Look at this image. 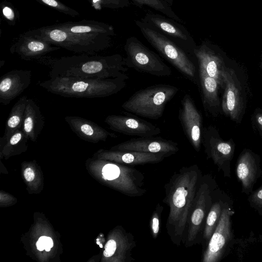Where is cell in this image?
Returning <instances> with one entry per match:
<instances>
[{
  "label": "cell",
  "mask_w": 262,
  "mask_h": 262,
  "mask_svg": "<svg viewBox=\"0 0 262 262\" xmlns=\"http://www.w3.org/2000/svg\"><path fill=\"white\" fill-rule=\"evenodd\" d=\"M61 48L43 40L21 34L10 48L11 54H17L25 60L39 59L46 54Z\"/></svg>",
  "instance_id": "cell-19"
},
{
  "label": "cell",
  "mask_w": 262,
  "mask_h": 262,
  "mask_svg": "<svg viewBox=\"0 0 262 262\" xmlns=\"http://www.w3.org/2000/svg\"><path fill=\"white\" fill-rule=\"evenodd\" d=\"M261 68L262 69V53H261V62H260Z\"/></svg>",
  "instance_id": "cell-39"
},
{
  "label": "cell",
  "mask_w": 262,
  "mask_h": 262,
  "mask_svg": "<svg viewBox=\"0 0 262 262\" xmlns=\"http://www.w3.org/2000/svg\"><path fill=\"white\" fill-rule=\"evenodd\" d=\"M134 5L142 8L144 6H148L165 16L171 18L180 23L183 21L172 10L171 7L164 0H131Z\"/></svg>",
  "instance_id": "cell-28"
},
{
  "label": "cell",
  "mask_w": 262,
  "mask_h": 262,
  "mask_svg": "<svg viewBox=\"0 0 262 262\" xmlns=\"http://www.w3.org/2000/svg\"><path fill=\"white\" fill-rule=\"evenodd\" d=\"M53 246V242L50 237L46 236L45 241V249L46 251H50Z\"/></svg>",
  "instance_id": "cell-36"
},
{
  "label": "cell",
  "mask_w": 262,
  "mask_h": 262,
  "mask_svg": "<svg viewBox=\"0 0 262 262\" xmlns=\"http://www.w3.org/2000/svg\"><path fill=\"white\" fill-rule=\"evenodd\" d=\"M104 122L111 130L128 136L152 137L161 132L159 127L150 122L129 115H108L105 118Z\"/></svg>",
  "instance_id": "cell-16"
},
{
  "label": "cell",
  "mask_w": 262,
  "mask_h": 262,
  "mask_svg": "<svg viewBox=\"0 0 262 262\" xmlns=\"http://www.w3.org/2000/svg\"><path fill=\"white\" fill-rule=\"evenodd\" d=\"M105 156L120 164L127 165L158 163L168 157L163 154L122 150L107 151Z\"/></svg>",
  "instance_id": "cell-24"
},
{
  "label": "cell",
  "mask_w": 262,
  "mask_h": 262,
  "mask_svg": "<svg viewBox=\"0 0 262 262\" xmlns=\"http://www.w3.org/2000/svg\"><path fill=\"white\" fill-rule=\"evenodd\" d=\"M249 201L253 207L259 211H262V186L252 192Z\"/></svg>",
  "instance_id": "cell-33"
},
{
  "label": "cell",
  "mask_w": 262,
  "mask_h": 262,
  "mask_svg": "<svg viewBox=\"0 0 262 262\" xmlns=\"http://www.w3.org/2000/svg\"><path fill=\"white\" fill-rule=\"evenodd\" d=\"M203 175L196 164L183 166L164 185L163 202L169 207L166 229L171 242L184 244L189 217Z\"/></svg>",
  "instance_id": "cell-1"
},
{
  "label": "cell",
  "mask_w": 262,
  "mask_h": 262,
  "mask_svg": "<svg viewBox=\"0 0 262 262\" xmlns=\"http://www.w3.org/2000/svg\"><path fill=\"white\" fill-rule=\"evenodd\" d=\"M7 1L1 3L2 14L4 18L11 25H14L17 19L16 13L10 3Z\"/></svg>",
  "instance_id": "cell-32"
},
{
  "label": "cell",
  "mask_w": 262,
  "mask_h": 262,
  "mask_svg": "<svg viewBox=\"0 0 262 262\" xmlns=\"http://www.w3.org/2000/svg\"><path fill=\"white\" fill-rule=\"evenodd\" d=\"M179 119L188 140L194 149L199 152L202 143L203 119L188 94H186L182 99Z\"/></svg>",
  "instance_id": "cell-15"
},
{
  "label": "cell",
  "mask_w": 262,
  "mask_h": 262,
  "mask_svg": "<svg viewBox=\"0 0 262 262\" xmlns=\"http://www.w3.org/2000/svg\"><path fill=\"white\" fill-rule=\"evenodd\" d=\"M31 71L13 70L3 75L0 79V103L9 104L20 95L31 83Z\"/></svg>",
  "instance_id": "cell-18"
},
{
  "label": "cell",
  "mask_w": 262,
  "mask_h": 262,
  "mask_svg": "<svg viewBox=\"0 0 262 262\" xmlns=\"http://www.w3.org/2000/svg\"><path fill=\"white\" fill-rule=\"evenodd\" d=\"M112 149L114 150L163 154L168 157L179 150L177 143L155 136L132 138L114 146Z\"/></svg>",
  "instance_id": "cell-17"
},
{
  "label": "cell",
  "mask_w": 262,
  "mask_h": 262,
  "mask_svg": "<svg viewBox=\"0 0 262 262\" xmlns=\"http://www.w3.org/2000/svg\"><path fill=\"white\" fill-rule=\"evenodd\" d=\"M141 20L174 42L187 53L193 54L197 46L191 34L179 21L150 12H147Z\"/></svg>",
  "instance_id": "cell-10"
},
{
  "label": "cell",
  "mask_w": 262,
  "mask_h": 262,
  "mask_svg": "<svg viewBox=\"0 0 262 262\" xmlns=\"http://www.w3.org/2000/svg\"><path fill=\"white\" fill-rule=\"evenodd\" d=\"M199 67L214 78L221 88H224L223 74L227 66L226 55L220 47L210 41H203L193 51Z\"/></svg>",
  "instance_id": "cell-14"
},
{
  "label": "cell",
  "mask_w": 262,
  "mask_h": 262,
  "mask_svg": "<svg viewBox=\"0 0 262 262\" xmlns=\"http://www.w3.org/2000/svg\"><path fill=\"white\" fill-rule=\"evenodd\" d=\"M49 66L50 78L71 76L82 78L104 79L128 78L125 58L119 54L107 56L82 54L79 55L39 59Z\"/></svg>",
  "instance_id": "cell-2"
},
{
  "label": "cell",
  "mask_w": 262,
  "mask_h": 262,
  "mask_svg": "<svg viewBox=\"0 0 262 262\" xmlns=\"http://www.w3.org/2000/svg\"><path fill=\"white\" fill-rule=\"evenodd\" d=\"M136 246L133 234L121 227L118 230L116 235L106 242L103 255L107 258L114 256L121 262H132L134 259L132 251Z\"/></svg>",
  "instance_id": "cell-21"
},
{
  "label": "cell",
  "mask_w": 262,
  "mask_h": 262,
  "mask_svg": "<svg viewBox=\"0 0 262 262\" xmlns=\"http://www.w3.org/2000/svg\"><path fill=\"white\" fill-rule=\"evenodd\" d=\"M233 214L226 203L218 224L202 254V262H218L225 256L233 237L231 220Z\"/></svg>",
  "instance_id": "cell-11"
},
{
  "label": "cell",
  "mask_w": 262,
  "mask_h": 262,
  "mask_svg": "<svg viewBox=\"0 0 262 262\" xmlns=\"http://www.w3.org/2000/svg\"><path fill=\"white\" fill-rule=\"evenodd\" d=\"M55 26L100 44L107 49L111 46L112 38L115 35L112 25L92 20L67 21L57 24Z\"/></svg>",
  "instance_id": "cell-13"
},
{
  "label": "cell",
  "mask_w": 262,
  "mask_h": 262,
  "mask_svg": "<svg viewBox=\"0 0 262 262\" xmlns=\"http://www.w3.org/2000/svg\"><path fill=\"white\" fill-rule=\"evenodd\" d=\"M199 74L204 107L212 115L216 116L222 110L219 96V88L220 86L216 79L209 76L200 67Z\"/></svg>",
  "instance_id": "cell-23"
},
{
  "label": "cell",
  "mask_w": 262,
  "mask_h": 262,
  "mask_svg": "<svg viewBox=\"0 0 262 262\" xmlns=\"http://www.w3.org/2000/svg\"><path fill=\"white\" fill-rule=\"evenodd\" d=\"M178 87L169 84H155L140 89L124 101L121 107L135 115L158 119L165 107L178 92Z\"/></svg>",
  "instance_id": "cell-4"
},
{
  "label": "cell",
  "mask_w": 262,
  "mask_h": 262,
  "mask_svg": "<svg viewBox=\"0 0 262 262\" xmlns=\"http://www.w3.org/2000/svg\"><path fill=\"white\" fill-rule=\"evenodd\" d=\"M64 120L76 135L90 142L104 141L108 137H117L97 123L79 116H67Z\"/></svg>",
  "instance_id": "cell-22"
},
{
  "label": "cell",
  "mask_w": 262,
  "mask_h": 262,
  "mask_svg": "<svg viewBox=\"0 0 262 262\" xmlns=\"http://www.w3.org/2000/svg\"><path fill=\"white\" fill-rule=\"evenodd\" d=\"M226 202L218 199L214 201L207 216L203 233V241L207 245L213 233Z\"/></svg>",
  "instance_id": "cell-27"
},
{
  "label": "cell",
  "mask_w": 262,
  "mask_h": 262,
  "mask_svg": "<svg viewBox=\"0 0 262 262\" xmlns=\"http://www.w3.org/2000/svg\"><path fill=\"white\" fill-rule=\"evenodd\" d=\"M45 125L43 116L38 104L28 98L25 111L22 129L28 139L35 141Z\"/></svg>",
  "instance_id": "cell-25"
},
{
  "label": "cell",
  "mask_w": 262,
  "mask_h": 262,
  "mask_svg": "<svg viewBox=\"0 0 262 262\" xmlns=\"http://www.w3.org/2000/svg\"><path fill=\"white\" fill-rule=\"evenodd\" d=\"M261 173L259 159L249 149H244L237 161L236 175L241 182L243 191L246 194L252 192L253 186Z\"/></svg>",
  "instance_id": "cell-20"
},
{
  "label": "cell",
  "mask_w": 262,
  "mask_h": 262,
  "mask_svg": "<svg viewBox=\"0 0 262 262\" xmlns=\"http://www.w3.org/2000/svg\"><path fill=\"white\" fill-rule=\"evenodd\" d=\"M24 34L77 53L93 54L107 49L80 35L58 28L55 25L31 30Z\"/></svg>",
  "instance_id": "cell-8"
},
{
  "label": "cell",
  "mask_w": 262,
  "mask_h": 262,
  "mask_svg": "<svg viewBox=\"0 0 262 262\" xmlns=\"http://www.w3.org/2000/svg\"><path fill=\"white\" fill-rule=\"evenodd\" d=\"M91 6L96 10L103 8L117 9L128 7L129 0H88Z\"/></svg>",
  "instance_id": "cell-29"
},
{
  "label": "cell",
  "mask_w": 262,
  "mask_h": 262,
  "mask_svg": "<svg viewBox=\"0 0 262 262\" xmlns=\"http://www.w3.org/2000/svg\"><path fill=\"white\" fill-rule=\"evenodd\" d=\"M170 7L172 6L174 0H164Z\"/></svg>",
  "instance_id": "cell-38"
},
{
  "label": "cell",
  "mask_w": 262,
  "mask_h": 262,
  "mask_svg": "<svg viewBox=\"0 0 262 262\" xmlns=\"http://www.w3.org/2000/svg\"><path fill=\"white\" fill-rule=\"evenodd\" d=\"M224 93L221 109L226 116L240 123L246 111V90L237 72L226 66L223 74Z\"/></svg>",
  "instance_id": "cell-9"
},
{
  "label": "cell",
  "mask_w": 262,
  "mask_h": 262,
  "mask_svg": "<svg viewBox=\"0 0 262 262\" xmlns=\"http://www.w3.org/2000/svg\"><path fill=\"white\" fill-rule=\"evenodd\" d=\"M128 78L104 79L57 76L38 83L48 92L66 97L103 98L116 94L126 86Z\"/></svg>",
  "instance_id": "cell-3"
},
{
  "label": "cell",
  "mask_w": 262,
  "mask_h": 262,
  "mask_svg": "<svg viewBox=\"0 0 262 262\" xmlns=\"http://www.w3.org/2000/svg\"><path fill=\"white\" fill-rule=\"evenodd\" d=\"M40 3L50 7L59 12L72 17L80 15L78 12L63 4L58 0H36Z\"/></svg>",
  "instance_id": "cell-30"
},
{
  "label": "cell",
  "mask_w": 262,
  "mask_h": 262,
  "mask_svg": "<svg viewBox=\"0 0 262 262\" xmlns=\"http://www.w3.org/2000/svg\"><path fill=\"white\" fill-rule=\"evenodd\" d=\"M163 210V207L158 203L151 216L149 225L151 235L154 239H156L159 233L161 214Z\"/></svg>",
  "instance_id": "cell-31"
},
{
  "label": "cell",
  "mask_w": 262,
  "mask_h": 262,
  "mask_svg": "<svg viewBox=\"0 0 262 262\" xmlns=\"http://www.w3.org/2000/svg\"><path fill=\"white\" fill-rule=\"evenodd\" d=\"M202 143L207 157L212 159L225 177H230V164L235 148L233 141L224 140L217 130L210 125L203 128Z\"/></svg>",
  "instance_id": "cell-12"
},
{
  "label": "cell",
  "mask_w": 262,
  "mask_h": 262,
  "mask_svg": "<svg viewBox=\"0 0 262 262\" xmlns=\"http://www.w3.org/2000/svg\"><path fill=\"white\" fill-rule=\"evenodd\" d=\"M28 99L27 96L21 97L12 107L6 122L3 137L5 139L9 138L15 132L22 128Z\"/></svg>",
  "instance_id": "cell-26"
},
{
  "label": "cell",
  "mask_w": 262,
  "mask_h": 262,
  "mask_svg": "<svg viewBox=\"0 0 262 262\" xmlns=\"http://www.w3.org/2000/svg\"><path fill=\"white\" fill-rule=\"evenodd\" d=\"M135 24L144 37L164 58L181 74L195 81L196 67L185 51L142 20H135Z\"/></svg>",
  "instance_id": "cell-5"
},
{
  "label": "cell",
  "mask_w": 262,
  "mask_h": 262,
  "mask_svg": "<svg viewBox=\"0 0 262 262\" xmlns=\"http://www.w3.org/2000/svg\"><path fill=\"white\" fill-rule=\"evenodd\" d=\"M24 176L27 181H32L35 177L34 172L31 168H27L24 171Z\"/></svg>",
  "instance_id": "cell-35"
},
{
  "label": "cell",
  "mask_w": 262,
  "mask_h": 262,
  "mask_svg": "<svg viewBox=\"0 0 262 262\" xmlns=\"http://www.w3.org/2000/svg\"><path fill=\"white\" fill-rule=\"evenodd\" d=\"M251 120L254 128L262 137V106L255 110L252 116Z\"/></svg>",
  "instance_id": "cell-34"
},
{
  "label": "cell",
  "mask_w": 262,
  "mask_h": 262,
  "mask_svg": "<svg viewBox=\"0 0 262 262\" xmlns=\"http://www.w3.org/2000/svg\"><path fill=\"white\" fill-rule=\"evenodd\" d=\"M124 49L126 66L144 73L158 77L169 76L171 69L155 52L145 46L138 38H127Z\"/></svg>",
  "instance_id": "cell-7"
},
{
  "label": "cell",
  "mask_w": 262,
  "mask_h": 262,
  "mask_svg": "<svg viewBox=\"0 0 262 262\" xmlns=\"http://www.w3.org/2000/svg\"><path fill=\"white\" fill-rule=\"evenodd\" d=\"M36 247L37 249L39 251H42L43 250L45 249L44 246L39 240H38V241L36 243Z\"/></svg>",
  "instance_id": "cell-37"
},
{
  "label": "cell",
  "mask_w": 262,
  "mask_h": 262,
  "mask_svg": "<svg viewBox=\"0 0 262 262\" xmlns=\"http://www.w3.org/2000/svg\"><path fill=\"white\" fill-rule=\"evenodd\" d=\"M214 194L213 180L209 176H203L189 217L184 244L186 248L202 241L206 219L213 202Z\"/></svg>",
  "instance_id": "cell-6"
}]
</instances>
